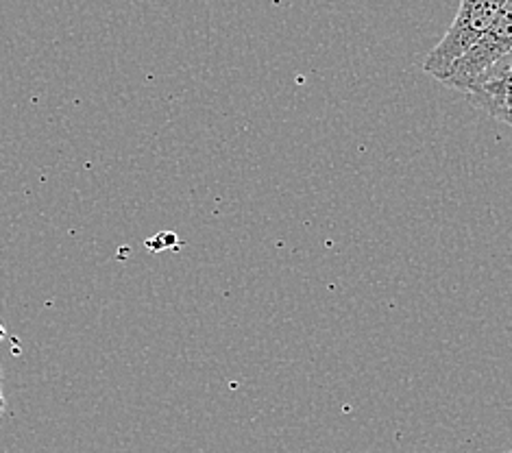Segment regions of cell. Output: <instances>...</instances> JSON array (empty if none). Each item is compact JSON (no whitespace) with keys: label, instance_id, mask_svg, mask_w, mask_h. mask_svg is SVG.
Listing matches in <instances>:
<instances>
[{"label":"cell","instance_id":"obj_4","mask_svg":"<svg viewBox=\"0 0 512 453\" xmlns=\"http://www.w3.org/2000/svg\"><path fill=\"white\" fill-rule=\"evenodd\" d=\"M5 395H3V369H0V416H3V412H5Z\"/></svg>","mask_w":512,"mask_h":453},{"label":"cell","instance_id":"obj_5","mask_svg":"<svg viewBox=\"0 0 512 453\" xmlns=\"http://www.w3.org/2000/svg\"><path fill=\"white\" fill-rule=\"evenodd\" d=\"M508 453H512V451H508Z\"/></svg>","mask_w":512,"mask_h":453},{"label":"cell","instance_id":"obj_1","mask_svg":"<svg viewBox=\"0 0 512 453\" xmlns=\"http://www.w3.org/2000/svg\"><path fill=\"white\" fill-rule=\"evenodd\" d=\"M504 5L506 0H460L454 22L425 57L423 70L436 81H443L451 66L491 29Z\"/></svg>","mask_w":512,"mask_h":453},{"label":"cell","instance_id":"obj_3","mask_svg":"<svg viewBox=\"0 0 512 453\" xmlns=\"http://www.w3.org/2000/svg\"><path fill=\"white\" fill-rule=\"evenodd\" d=\"M467 94L484 114L512 127V51L486 68L469 85Z\"/></svg>","mask_w":512,"mask_h":453},{"label":"cell","instance_id":"obj_2","mask_svg":"<svg viewBox=\"0 0 512 453\" xmlns=\"http://www.w3.org/2000/svg\"><path fill=\"white\" fill-rule=\"evenodd\" d=\"M512 51V0H506L504 9L499 11V16L491 24V29L486 31L478 44H473L469 51L462 55L447 77L441 81L447 88L467 92L469 85L478 79L482 72L489 68L499 57H504Z\"/></svg>","mask_w":512,"mask_h":453}]
</instances>
